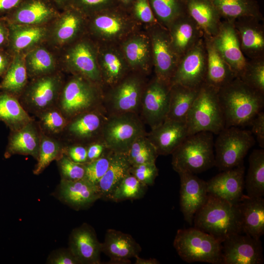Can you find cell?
I'll list each match as a JSON object with an SVG mask.
<instances>
[{"label": "cell", "mask_w": 264, "mask_h": 264, "mask_svg": "<svg viewBox=\"0 0 264 264\" xmlns=\"http://www.w3.org/2000/svg\"><path fill=\"white\" fill-rule=\"evenodd\" d=\"M249 167L244 179V188L248 197L264 196V150L255 149L249 157Z\"/></svg>", "instance_id": "42"}, {"label": "cell", "mask_w": 264, "mask_h": 264, "mask_svg": "<svg viewBox=\"0 0 264 264\" xmlns=\"http://www.w3.org/2000/svg\"><path fill=\"white\" fill-rule=\"evenodd\" d=\"M60 12L53 0H23L12 11L1 17L12 24L46 26Z\"/></svg>", "instance_id": "19"}, {"label": "cell", "mask_w": 264, "mask_h": 264, "mask_svg": "<svg viewBox=\"0 0 264 264\" xmlns=\"http://www.w3.org/2000/svg\"><path fill=\"white\" fill-rule=\"evenodd\" d=\"M207 56V70L204 83L218 90L236 75L216 49L211 37L203 35Z\"/></svg>", "instance_id": "35"}, {"label": "cell", "mask_w": 264, "mask_h": 264, "mask_svg": "<svg viewBox=\"0 0 264 264\" xmlns=\"http://www.w3.org/2000/svg\"><path fill=\"white\" fill-rule=\"evenodd\" d=\"M87 147V162L98 158L108 149L102 140L91 143L88 145Z\"/></svg>", "instance_id": "57"}, {"label": "cell", "mask_w": 264, "mask_h": 264, "mask_svg": "<svg viewBox=\"0 0 264 264\" xmlns=\"http://www.w3.org/2000/svg\"><path fill=\"white\" fill-rule=\"evenodd\" d=\"M131 167L126 154L113 152L109 168L97 185L101 199L110 200L115 189L130 173Z\"/></svg>", "instance_id": "37"}, {"label": "cell", "mask_w": 264, "mask_h": 264, "mask_svg": "<svg viewBox=\"0 0 264 264\" xmlns=\"http://www.w3.org/2000/svg\"><path fill=\"white\" fill-rule=\"evenodd\" d=\"M97 44L98 64L104 89L119 82L132 70L119 44Z\"/></svg>", "instance_id": "22"}, {"label": "cell", "mask_w": 264, "mask_h": 264, "mask_svg": "<svg viewBox=\"0 0 264 264\" xmlns=\"http://www.w3.org/2000/svg\"><path fill=\"white\" fill-rule=\"evenodd\" d=\"M206 70V50L203 37L179 59L170 86L178 84L198 90L204 83Z\"/></svg>", "instance_id": "17"}, {"label": "cell", "mask_w": 264, "mask_h": 264, "mask_svg": "<svg viewBox=\"0 0 264 264\" xmlns=\"http://www.w3.org/2000/svg\"><path fill=\"white\" fill-rule=\"evenodd\" d=\"M213 133L200 132L188 135L171 154L172 165L177 173L194 174L215 166Z\"/></svg>", "instance_id": "4"}, {"label": "cell", "mask_w": 264, "mask_h": 264, "mask_svg": "<svg viewBox=\"0 0 264 264\" xmlns=\"http://www.w3.org/2000/svg\"><path fill=\"white\" fill-rule=\"evenodd\" d=\"M65 80L64 73L61 70L29 79L19 98L22 106L36 116L56 106Z\"/></svg>", "instance_id": "12"}, {"label": "cell", "mask_w": 264, "mask_h": 264, "mask_svg": "<svg viewBox=\"0 0 264 264\" xmlns=\"http://www.w3.org/2000/svg\"><path fill=\"white\" fill-rule=\"evenodd\" d=\"M119 46L132 71L147 77L151 75L153 70L151 44L143 28L123 40Z\"/></svg>", "instance_id": "20"}, {"label": "cell", "mask_w": 264, "mask_h": 264, "mask_svg": "<svg viewBox=\"0 0 264 264\" xmlns=\"http://www.w3.org/2000/svg\"><path fill=\"white\" fill-rule=\"evenodd\" d=\"M218 91L205 83L200 87L186 118L188 135L200 132L218 134L225 128Z\"/></svg>", "instance_id": "7"}, {"label": "cell", "mask_w": 264, "mask_h": 264, "mask_svg": "<svg viewBox=\"0 0 264 264\" xmlns=\"http://www.w3.org/2000/svg\"><path fill=\"white\" fill-rule=\"evenodd\" d=\"M24 55V54L14 55L10 66L0 82V91L9 93L19 99L29 81Z\"/></svg>", "instance_id": "41"}, {"label": "cell", "mask_w": 264, "mask_h": 264, "mask_svg": "<svg viewBox=\"0 0 264 264\" xmlns=\"http://www.w3.org/2000/svg\"><path fill=\"white\" fill-rule=\"evenodd\" d=\"M180 177V206L185 220L192 225L196 213L206 202V181L188 172L178 173Z\"/></svg>", "instance_id": "23"}, {"label": "cell", "mask_w": 264, "mask_h": 264, "mask_svg": "<svg viewBox=\"0 0 264 264\" xmlns=\"http://www.w3.org/2000/svg\"><path fill=\"white\" fill-rule=\"evenodd\" d=\"M186 10L204 36L213 37L217 35L221 18L211 0H186Z\"/></svg>", "instance_id": "36"}, {"label": "cell", "mask_w": 264, "mask_h": 264, "mask_svg": "<svg viewBox=\"0 0 264 264\" xmlns=\"http://www.w3.org/2000/svg\"><path fill=\"white\" fill-rule=\"evenodd\" d=\"M69 249L81 264H101L102 242L94 230L86 223L74 229L69 237Z\"/></svg>", "instance_id": "27"}, {"label": "cell", "mask_w": 264, "mask_h": 264, "mask_svg": "<svg viewBox=\"0 0 264 264\" xmlns=\"http://www.w3.org/2000/svg\"><path fill=\"white\" fill-rule=\"evenodd\" d=\"M48 263L52 264H80V261L70 249L59 250L51 255Z\"/></svg>", "instance_id": "55"}, {"label": "cell", "mask_w": 264, "mask_h": 264, "mask_svg": "<svg viewBox=\"0 0 264 264\" xmlns=\"http://www.w3.org/2000/svg\"><path fill=\"white\" fill-rule=\"evenodd\" d=\"M59 196L65 203L77 210L88 207L101 199L97 186L85 178L73 181L61 179Z\"/></svg>", "instance_id": "31"}, {"label": "cell", "mask_w": 264, "mask_h": 264, "mask_svg": "<svg viewBox=\"0 0 264 264\" xmlns=\"http://www.w3.org/2000/svg\"><path fill=\"white\" fill-rule=\"evenodd\" d=\"M23 0H0V17L15 9Z\"/></svg>", "instance_id": "60"}, {"label": "cell", "mask_w": 264, "mask_h": 264, "mask_svg": "<svg viewBox=\"0 0 264 264\" xmlns=\"http://www.w3.org/2000/svg\"><path fill=\"white\" fill-rule=\"evenodd\" d=\"M188 135L186 122L168 119L147 133L158 155L172 154Z\"/></svg>", "instance_id": "28"}, {"label": "cell", "mask_w": 264, "mask_h": 264, "mask_svg": "<svg viewBox=\"0 0 264 264\" xmlns=\"http://www.w3.org/2000/svg\"><path fill=\"white\" fill-rule=\"evenodd\" d=\"M250 125L252 127L251 132L256 136L261 148H264V112L260 111L252 119Z\"/></svg>", "instance_id": "56"}, {"label": "cell", "mask_w": 264, "mask_h": 264, "mask_svg": "<svg viewBox=\"0 0 264 264\" xmlns=\"http://www.w3.org/2000/svg\"><path fill=\"white\" fill-rule=\"evenodd\" d=\"M141 251L140 245L131 235L114 229L107 230L102 242V252L110 259L108 264H131L130 259Z\"/></svg>", "instance_id": "26"}, {"label": "cell", "mask_w": 264, "mask_h": 264, "mask_svg": "<svg viewBox=\"0 0 264 264\" xmlns=\"http://www.w3.org/2000/svg\"><path fill=\"white\" fill-rule=\"evenodd\" d=\"M34 120L15 96L0 91V121L10 131L18 130Z\"/></svg>", "instance_id": "38"}, {"label": "cell", "mask_w": 264, "mask_h": 264, "mask_svg": "<svg viewBox=\"0 0 264 264\" xmlns=\"http://www.w3.org/2000/svg\"><path fill=\"white\" fill-rule=\"evenodd\" d=\"M36 117L38 118L37 123L40 131L56 138L63 132L68 122L57 106L44 110Z\"/></svg>", "instance_id": "45"}, {"label": "cell", "mask_w": 264, "mask_h": 264, "mask_svg": "<svg viewBox=\"0 0 264 264\" xmlns=\"http://www.w3.org/2000/svg\"><path fill=\"white\" fill-rule=\"evenodd\" d=\"M59 9L61 11L65 8L68 0H53Z\"/></svg>", "instance_id": "63"}, {"label": "cell", "mask_w": 264, "mask_h": 264, "mask_svg": "<svg viewBox=\"0 0 264 264\" xmlns=\"http://www.w3.org/2000/svg\"><path fill=\"white\" fill-rule=\"evenodd\" d=\"M120 6L128 11L134 0H117Z\"/></svg>", "instance_id": "62"}, {"label": "cell", "mask_w": 264, "mask_h": 264, "mask_svg": "<svg viewBox=\"0 0 264 264\" xmlns=\"http://www.w3.org/2000/svg\"><path fill=\"white\" fill-rule=\"evenodd\" d=\"M242 233L260 239L264 234V198L243 195L237 203Z\"/></svg>", "instance_id": "33"}, {"label": "cell", "mask_w": 264, "mask_h": 264, "mask_svg": "<svg viewBox=\"0 0 264 264\" xmlns=\"http://www.w3.org/2000/svg\"><path fill=\"white\" fill-rule=\"evenodd\" d=\"M147 188L148 186L141 182L130 173L115 189L110 200L119 202L140 198L144 196Z\"/></svg>", "instance_id": "47"}, {"label": "cell", "mask_w": 264, "mask_h": 264, "mask_svg": "<svg viewBox=\"0 0 264 264\" xmlns=\"http://www.w3.org/2000/svg\"><path fill=\"white\" fill-rule=\"evenodd\" d=\"M49 25L35 26L8 23L9 37L6 49L13 55L25 54L37 46L45 43L48 35Z\"/></svg>", "instance_id": "30"}, {"label": "cell", "mask_w": 264, "mask_h": 264, "mask_svg": "<svg viewBox=\"0 0 264 264\" xmlns=\"http://www.w3.org/2000/svg\"><path fill=\"white\" fill-rule=\"evenodd\" d=\"M149 2L157 22L166 29L187 13L186 0H149Z\"/></svg>", "instance_id": "43"}, {"label": "cell", "mask_w": 264, "mask_h": 264, "mask_svg": "<svg viewBox=\"0 0 264 264\" xmlns=\"http://www.w3.org/2000/svg\"><path fill=\"white\" fill-rule=\"evenodd\" d=\"M218 135L214 144L215 166L222 171L243 164L255 143L251 131L237 127H225Z\"/></svg>", "instance_id": "11"}, {"label": "cell", "mask_w": 264, "mask_h": 264, "mask_svg": "<svg viewBox=\"0 0 264 264\" xmlns=\"http://www.w3.org/2000/svg\"><path fill=\"white\" fill-rule=\"evenodd\" d=\"M41 132V131H40ZM64 144L59 138L47 135L41 132V138L37 164L33 170L39 175L63 153Z\"/></svg>", "instance_id": "44"}, {"label": "cell", "mask_w": 264, "mask_h": 264, "mask_svg": "<svg viewBox=\"0 0 264 264\" xmlns=\"http://www.w3.org/2000/svg\"><path fill=\"white\" fill-rule=\"evenodd\" d=\"M253 17H242L234 21L242 52L248 59L264 57V27Z\"/></svg>", "instance_id": "25"}, {"label": "cell", "mask_w": 264, "mask_h": 264, "mask_svg": "<svg viewBox=\"0 0 264 264\" xmlns=\"http://www.w3.org/2000/svg\"><path fill=\"white\" fill-rule=\"evenodd\" d=\"M40 138L41 132L35 119L18 130L10 131L5 157L22 154L31 155L37 160Z\"/></svg>", "instance_id": "32"}, {"label": "cell", "mask_w": 264, "mask_h": 264, "mask_svg": "<svg viewBox=\"0 0 264 264\" xmlns=\"http://www.w3.org/2000/svg\"><path fill=\"white\" fill-rule=\"evenodd\" d=\"M118 5L117 0H68L66 7H72L88 18Z\"/></svg>", "instance_id": "49"}, {"label": "cell", "mask_w": 264, "mask_h": 264, "mask_svg": "<svg viewBox=\"0 0 264 264\" xmlns=\"http://www.w3.org/2000/svg\"><path fill=\"white\" fill-rule=\"evenodd\" d=\"M143 28L151 42L154 76L170 85L179 59L173 50L168 30L158 23Z\"/></svg>", "instance_id": "14"}, {"label": "cell", "mask_w": 264, "mask_h": 264, "mask_svg": "<svg viewBox=\"0 0 264 264\" xmlns=\"http://www.w3.org/2000/svg\"><path fill=\"white\" fill-rule=\"evenodd\" d=\"M193 224L221 243L232 235L242 233L237 203L209 194L205 203L196 213Z\"/></svg>", "instance_id": "2"}, {"label": "cell", "mask_w": 264, "mask_h": 264, "mask_svg": "<svg viewBox=\"0 0 264 264\" xmlns=\"http://www.w3.org/2000/svg\"><path fill=\"white\" fill-rule=\"evenodd\" d=\"M221 18L234 21L242 17H253L264 21L259 5L255 0H211Z\"/></svg>", "instance_id": "39"}, {"label": "cell", "mask_w": 264, "mask_h": 264, "mask_svg": "<svg viewBox=\"0 0 264 264\" xmlns=\"http://www.w3.org/2000/svg\"><path fill=\"white\" fill-rule=\"evenodd\" d=\"M167 30L179 59L203 37L202 30L187 12L175 20Z\"/></svg>", "instance_id": "29"}, {"label": "cell", "mask_w": 264, "mask_h": 264, "mask_svg": "<svg viewBox=\"0 0 264 264\" xmlns=\"http://www.w3.org/2000/svg\"><path fill=\"white\" fill-rule=\"evenodd\" d=\"M240 79L251 88L264 93V57L247 59Z\"/></svg>", "instance_id": "48"}, {"label": "cell", "mask_w": 264, "mask_h": 264, "mask_svg": "<svg viewBox=\"0 0 264 264\" xmlns=\"http://www.w3.org/2000/svg\"><path fill=\"white\" fill-rule=\"evenodd\" d=\"M24 61L29 80L61 70L59 52L46 43L27 52Z\"/></svg>", "instance_id": "34"}, {"label": "cell", "mask_w": 264, "mask_h": 264, "mask_svg": "<svg viewBox=\"0 0 264 264\" xmlns=\"http://www.w3.org/2000/svg\"><path fill=\"white\" fill-rule=\"evenodd\" d=\"M173 245L185 262L221 264V243L195 227L178 229Z\"/></svg>", "instance_id": "8"}, {"label": "cell", "mask_w": 264, "mask_h": 264, "mask_svg": "<svg viewBox=\"0 0 264 264\" xmlns=\"http://www.w3.org/2000/svg\"><path fill=\"white\" fill-rule=\"evenodd\" d=\"M126 154L131 166L155 163L158 156L147 134L138 137L131 145Z\"/></svg>", "instance_id": "46"}, {"label": "cell", "mask_w": 264, "mask_h": 264, "mask_svg": "<svg viewBox=\"0 0 264 264\" xmlns=\"http://www.w3.org/2000/svg\"><path fill=\"white\" fill-rule=\"evenodd\" d=\"M14 58V55L6 49H0V77L2 78L9 66Z\"/></svg>", "instance_id": "58"}, {"label": "cell", "mask_w": 264, "mask_h": 264, "mask_svg": "<svg viewBox=\"0 0 264 264\" xmlns=\"http://www.w3.org/2000/svg\"><path fill=\"white\" fill-rule=\"evenodd\" d=\"M212 38L217 50L240 78L247 59L241 50L234 21H222L218 33Z\"/></svg>", "instance_id": "21"}, {"label": "cell", "mask_w": 264, "mask_h": 264, "mask_svg": "<svg viewBox=\"0 0 264 264\" xmlns=\"http://www.w3.org/2000/svg\"><path fill=\"white\" fill-rule=\"evenodd\" d=\"M97 54V43L86 34L59 51L60 70L64 73L81 76L102 86Z\"/></svg>", "instance_id": "6"}, {"label": "cell", "mask_w": 264, "mask_h": 264, "mask_svg": "<svg viewBox=\"0 0 264 264\" xmlns=\"http://www.w3.org/2000/svg\"><path fill=\"white\" fill-rule=\"evenodd\" d=\"M148 77L131 71L114 85L103 89V105L108 115L124 113L139 114Z\"/></svg>", "instance_id": "9"}, {"label": "cell", "mask_w": 264, "mask_h": 264, "mask_svg": "<svg viewBox=\"0 0 264 264\" xmlns=\"http://www.w3.org/2000/svg\"><path fill=\"white\" fill-rule=\"evenodd\" d=\"M143 26L119 5L87 18V34L99 44H119Z\"/></svg>", "instance_id": "3"}, {"label": "cell", "mask_w": 264, "mask_h": 264, "mask_svg": "<svg viewBox=\"0 0 264 264\" xmlns=\"http://www.w3.org/2000/svg\"><path fill=\"white\" fill-rule=\"evenodd\" d=\"M198 91L178 84L171 85L166 119L186 122Z\"/></svg>", "instance_id": "40"}, {"label": "cell", "mask_w": 264, "mask_h": 264, "mask_svg": "<svg viewBox=\"0 0 264 264\" xmlns=\"http://www.w3.org/2000/svg\"><path fill=\"white\" fill-rule=\"evenodd\" d=\"M113 154L107 149L98 158L85 163V178L97 186L109 168Z\"/></svg>", "instance_id": "50"}, {"label": "cell", "mask_w": 264, "mask_h": 264, "mask_svg": "<svg viewBox=\"0 0 264 264\" xmlns=\"http://www.w3.org/2000/svg\"><path fill=\"white\" fill-rule=\"evenodd\" d=\"M63 153L74 162L85 163L88 161L86 146L80 144L65 145Z\"/></svg>", "instance_id": "54"}, {"label": "cell", "mask_w": 264, "mask_h": 264, "mask_svg": "<svg viewBox=\"0 0 264 264\" xmlns=\"http://www.w3.org/2000/svg\"><path fill=\"white\" fill-rule=\"evenodd\" d=\"M144 123L135 113L109 115L103 126L101 140L108 150L126 154L138 137L147 133Z\"/></svg>", "instance_id": "10"}, {"label": "cell", "mask_w": 264, "mask_h": 264, "mask_svg": "<svg viewBox=\"0 0 264 264\" xmlns=\"http://www.w3.org/2000/svg\"><path fill=\"white\" fill-rule=\"evenodd\" d=\"M218 94L225 127L250 125L264 106V93L238 77L218 89Z\"/></svg>", "instance_id": "1"}, {"label": "cell", "mask_w": 264, "mask_h": 264, "mask_svg": "<svg viewBox=\"0 0 264 264\" xmlns=\"http://www.w3.org/2000/svg\"><path fill=\"white\" fill-rule=\"evenodd\" d=\"M56 161L62 179L73 181L85 178V163L74 162L64 153Z\"/></svg>", "instance_id": "51"}, {"label": "cell", "mask_w": 264, "mask_h": 264, "mask_svg": "<svg viewBox=\"0 0 264 264\" xmlns=\"http://www.w3.org/2000/svg\"><path fill=\"white\" fill-rule=\"evenodd\" d=\"M135 264H159L160 262L155 258L144 259L137 255L135 257Z\"/></svg>", "instance_id": "61"}, {"label": "cell", "mask_w": 264, "mask_h": 264, "mask_svg": "<svg viewBox=\"0 0 264 264\" xmlns=\"http://www.w3.org/2000/svg\"><path fill=\"white\" fill-rule=\"evenodd\" d=\"M9 29L8 23L0 17V49H6L9 42Z\"/></svg>", "instance_id": "59"}, {"label": "cell", "mask_w": 264, "mask_h": 264, "mask_svg": "<svg viewBox=\"0 0 264 264\" xmlns=\"http://www.w3.org/2000/svg\"><path fill=\"white\" fill-rule=\"evenodd\" d=\"M244 173L243 163L221 171L206 181L208 193L237 204L244 195Z\"/></svg>", "instance_id": "24"}, {"label": "cell", "mask_w": 264, "mask_h": 264, "mask_svg": "<svg viewBox=\"0 0 264 264\" xmlns=\"http://www.w3.org/2000/svg\"><path fill=\"white\" fill-rule=\"evenodd\" d=\"M171 86L155 77L149 79L141 102L139 113L143 122L153 129L167 118Z\"/></svg>", "instance_id": "16"}, {"label": "cell", "mask_w": 264, "mask_h": 264, "mask_svg": "<svg viewBox=\"0 0 264 264\" xmlns=\"http://www.w3.org/2000/svg\"><path fill=\"white\" fill-rule=\"evenodd\" d=\"M108 115L103 105L79 114L68 120L59 139L64 145L86 146L101 140L103 126Z\"/></svg>", "instance_id": "13"}, {"label": "cell", "mask_w": 264, "mask_h": 264, "mask_svg": "<svg viewBox=\"0 0 264 264\" xmlns=\"http://www.w3.org/2000/svg\"><path fill=\"white\" fill-rule=\"evenodd\" d=\"M87 18L76 9L66 7L49 24L46 44L59 51L87 34Z\"/></svg>", "instance_id": "15"}, {"label": "cell", "mask_w": 264, "mask_h": 264, "mask_svg": "<svg viewBox=\"0 0 264 264\" xmlns=\"http://www.w3.org/2000/svg\"><path fill=\"white\" fill-rule=\"evenodd\" d=\"M264 262L260 239L241 233L232 235L221 242L222 264H262Z\"/></svg>", "instance_id": "18"}, {"label": "cell", "mask_w": 264, "mask_h": 264, "mask_svg": "<svg viewBox=\"0 0 264 264\" xmlns=\"http://www.w3.org/2000/svg\"><path fill=\"white\" fill-rule=\"evenodd\" d=\"M103 96L101 86L81 76L69 75L65 80L57 106L68 120L103 106Z\"/></svg>", "instance_id": "5"}, {"label": "cell", "mask_w": 264, "mask_h": 264, "mask_svg": "<svg viewBox=\"0 0 264 264\" xmlns=\"http://www.w3.org/2000/svg\"><path fill=\"white\" fill-rule=\"evenodd\" d=\"M127 11L131 17L143 27L158 23L149 0H134Z\"/></svg>", "instance_id": "52"}, {"label": "cell", "mask_w": 264, "mask_h": 264, "mask_svg": "<svg viewBox=\"0 0 264 264\" xmlns=\"http://www.w3.org/2000/svg\"><path fill=\"white\" fill-rule=\"evenodd\" d=\"M130 173L147 186H152L158 175L155 163H144L131 166Z\"/></svg>", "instance_id": "53"}]
</instances>
